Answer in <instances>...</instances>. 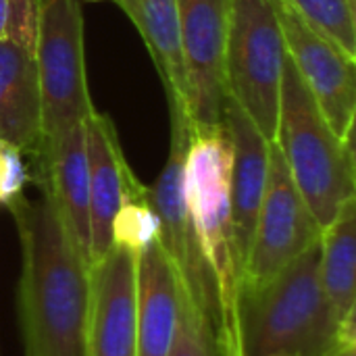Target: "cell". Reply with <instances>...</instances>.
<instances>
[{
    "label": "cell",
    "mask_w": 356,
    "mask_h": 356,
    "mask_svg": "<svg viewBox=\"0 0 356 356\" xmlns=\"http://www.w3.org/2000/svg\"><path fill=\"white\" fill-rule=\"evenodd\" d=\"M8 211L21 240L19 317L25 356H88L90 265L52 200L23 194Z\"/></svg>",
    "instance_id": "1"
},
{
    "label": "cell",
    "mask_w": 356,
    "mask_h": 356,
    "mask_svg": "<svg viewBox=\"0 0 356 356\" xmlns=\"http://www.w3.org/2000/svg\"><path fill=\"white\" fill-rule=\"evenodd\" d=\"M232 159L234 146L225 123L190 125L184 196L192 234L215 282L225 356H242L238 338V305L242 290V261L232 225Z\"/></svg>",
    "instance_id": "2"
},
{
    "label": "cell",
    "mask_w": 356,
    "mask_h": 356,
    "mask_svg": "<svg viewBox=\"0 0 356 356\" xmlns=\"http://www.w3.org/2000/svg\"><path fill=\"white\" fill-rule=\"evenodd\" d=\"M338 327L319 275V244L240 296L242 356H321L338 342Z\"/></svg>",
    "instance_id": "3"
},
{
    "label": "cell",
    "mask_w": 356,
    "mask_h": 356,
    "mask_svg": "<svg viewBox=\"0 0 356 356\" xmlns=\"http://www.w3.org/2000/svg\"><path fill=\"white\" fill-rule=\"evenodd\" d=\"M273 144L321 232L356 198L355 138L334 134L292 60L284 58Z\"/></svg>",
    "instance_id": "4"
},
{
    "label": "cell",
    "mask_w": 356,
    "mask_h": 356,
    "mask_svg": "<svg viewBox=\"0 0 356 356\" xmlns=\"http://www.w3.org/2000/svg\"><path fill=\"white\" fill-rule=\"evenodd\" d=\"M286 44L273 0H232L225 88L267 142H273Z\"/></svg>",
    "instance_id": "5"
},
{
    "label": "cell",
    "mask_w": 356,
    "mask_h": 356,
    "mask_svg": "<svg viewBox=\"0 0 356 356\" xmlns=\"http://www.w3.org/2000/svg\"><path fill=\"white\" fill-rule=\"evenodd\" d=\"M38 35L33 58L42 98L44 144L81 125L96 108L90 98L79 0H35ZM42 152V150H40Z\"/></svg>",
    "instance_id": "6"
},
{
    "label": "cell",
    "mask_w": 356,
    "mask_h": 356,
    "mask_svg": "<svg viewBox=\"0 0 356 356\" xmlns=\"http://www.w3.org/2000/svg\"><path fill=\"white\" fill-rule=\"evenodd\" d=\"M319 240L321 227L296 190L277 146L271 142L265 194L242 273L240 296L267 284L294 259L317 246Z\"/></svg>",
    "instance_id": "7"
},
{
    "label": "cell",
    "mask_w": 356,
    "mask_h": 356,
    "mask_svg": "<svg viewBox=\"0 0 356 356\" xmlns=\"http://www.w3.org/2000/svg\"><path fill=\"white\" fill-rule=\"evenodd\" d=\"M190 125L223 123L225 46L232 0H177Z\"/></svg>",
    "instance_id": "8"
},
{
    "label": "cell",
    "mask_w": 356,
    "mask_h": 356,
    "mask_svg": "<svg viewBox=\"0 0 356 356\" xmlns=\"http://www.w3.org/2000/svg\"><path fill=\"white\" fill-rule=\"evenodd\" d=\"M286 54L309 88L330 127L342 140L355 134L356 58L315 31L286 2L273 0Z\"/></svg>",
    "instance_id": "9"
},
{
    "label": "cell",
    "mask_w": 356,
    "mask_h": 356,
    "mask_svg": "<svg viewBox=\"0 0 356 356\" xmlns=\"http://www.w3.org/2000/svg\"><path fill=\"white\" fill-rule=\"evenodd\" d=\"M138 259L113 244L90 267L88 356H136Z\"/></svg>",
    "instance_id": "10"
},
{
    "label": "cell",
    "mask_w": 356,
    "mask_h": 356,
    "mask_svg": "<svg viewBox=\"0 0 356 356\" xmlns=\"http://www.w3.org/2000/svg\"><path fill=\"white\" fill-rule=\"evenodd\" d=\"M86 154L90 169V267L113 246V219L131 198L146 192L123 154L108 115L94 111L86 121Z\"/></svg>",
    "instance_id": "11"
},
{
    "label": "cell",
    "mask_w": 356,
    "mask_h": 356,
    "mask_svg": "<svg viewBox=\"0 0 356 356\" xmlns=\"http://www.w3.org/2000/svg\"><path fill=\"white\" fill-rule=\"evenodd\" d=\"M40 188L52 200L67 234L90 265V169L83 123L67 129L33 159Z\"/></svg>",
    "instance_id": "12"
},
{
    "label": "cell",
    "mask_w": 356,
    "mask_h": 356,
    "mask_svg": "<svg viewBox=\"0 0 356 356\" xmlns=\"http://www.w3.org/2000/svg\"><path fill=\"white\" fill-rule=\"evenodd\" d=\"M223 123L229 131L232 146H234L232 181H229L232 225H234V238H236L238 254L242 261V273H244L259 209L265 194L271 142H267L261 136L254 123L244 115V111L229 96L223 106Z\"/></svg>",
    "instance_id": "13"
},
{
    "label": "cell",
    "mask_w": 356,
    "mask_h": 356,
    "mask_svg": "<svg viewBox=\"0 0 356 356\" xmlns=\"http://www.w3.org/2000/svg\"><path fill=\"white\" fill-rule=\"evenodd\" d=\"M0 142L40 154L42 138V98L33 52L0 40Z\"/></svg>",
    "instance_id": "14"
},
{
    "label": "cell",
    "mask_w": 356,
    "mask_h": 356,
    "mask_svg": "<svg viewBox=\"0 0 356 356\" xmlns=\"http://www.w3.org/2000/svg\"><path fill=\"white\" fill-rule=\"evenodd\" d=\"M177 325V282L169 257L154 240L138 259L136 356H169Z\"/></svg>",
    "instance_id": "15"
},
{
    "label": "cell",
    "mask_w": 356,
    "mask_h": 356,
    "mask_svg": "<svg viewBox=\"0 0 356 356\" xmlns=\"http://www.w3.org/2000/svg\"><path fill=\"white\" fill-rule=\"evenodd\" d=\"M140 31L169 98V108L186 111V75L179 42L177 0H115Z\"/></svg>",
    "instance_id": "16"
},
{
    "label": "cell",
    "mask_w": 356,
    "mask_h": 356,
    "mask_svg": "<svg viewBox=\"0 0 356 356\" xmlns=\"http://www.w3.org/2000/svg\"><path fill=\"white\" fill-rule=\"evenodd\" d=\"M356 198L348 200L338 217L321 232L319 275L338 323L355 311L356 294Z\"/></svg>",
    "instance_id": "17"
},
{
    "label": "cell",
    "mask_w": 356,
    "mask_h": 356,
    "mask_svg": "<svg viewBox=\"0 0 356 356\" xmlns=\"http://www.w3.org/2000/svg\"><path fill=\"white\" fill-rule=\"evenodd\" d=\"M315 31L356 58V0H282Z\"/></svg>",
    "instance_id": "18"
},
{
    "label": "cell",
    "mask_w": 356,
    "mask_h": 356,
    "mask_svg": "<svg viewBox=\"0 0 356 356\" xmlns=\"http://www.w3.org/2000/svg\"><path fill=\"white\" fill-rule=\"evenodd\" d=\"M169 356H225L209 317L177 290V325Z\"/></svg>",
    "instance_id": "19"
},
{
    "label": "cell",
    "mask_w": 356,
    "mask_h": 356,
    "mask_svg": "<svg viewBox=\"0 0 356 356\" xmlns=\"http://www.w3.org/2000/svg\"><path fill=\"white\" fill-rule=\"evenodd\" d=\"M161 223L154 209L148 202L146 192L127 200L113 219V244L127 248L134 254H142L154 240H159Z\"/></svg>",
    "instance_id": "20"
},
{
    "label": "cell",
    "mask_w": 356,
    "mask_h": 356,
    "mask_svg": "<svg viewBox=\"0 0 356 356\" xmlns=\"http://www.w3.org/2000/svg\"><path fill=\"white\" fill-rule=\"evenodd\" d=\"M38 35V4L35 0H8L4 40L33 52Z\"/></svg>",
    "instance_id": "21"
},
{
    "label": "cell",
    "mask_w": 356,
    "mask_h": 356,
    "mask_svg": "<svg viewBox=\"0 0 356 356\" xmlns=\"http://www.w3.org/2000/svg\"><path fill=\"white\" fill-rule=\"evenodd\" d=\"M29 181L27 167L23 163L21 150L0 142V204H8L23 194L25 184Z\"/></svg>",
    "instance_id": "22"
},
{
    "label": "cell",
    "mask_w": 356,
    "mask_h": 356,
    "mask_svg": "<svg viewBox=\"0 0 356 356\" xmlns=\"http://www.w3.org/2000/svg\"><path fill=\"white\" fill-rule=\"evenodd\" d=\"M321 356H356V342H336L325 355Z\"/></svg>",
    "instance_id": "23"
},
{
    "label": "cell",
    "mask_w": 356,
    "mask_h": 356,
    "mask_svg": "<svg viewBox=\"0 0 356 356\" xmlns=\"http://www.w3.org/2000/svg\"><path fill=\"white\" fill-rule=\"evenodd\" d=\"M6 4H8V0H0V40H4V25H6Z\"/></svg>",
    "instance_id": "24"
},
{
    "label": "cell",
    "mask_w": 356,
    "mask_h": 356,
    "mask_svg": "<svg viewBox=\"0 0 356 356\" xmlns=\"http://www.w3.org/2000/svg\"><path fill=\"white\" fill-rule=\"evenodd\" d=\"M90 2H102V0H90Z\"/></svg>",
    "instance_id": "25"
},
{
    "label": "cell",
    "mask_w": 356,
    "mask_h": 356,
    "mask_svg": "<svg viewBox=\"0 0 356 356\" xmlns=\"http://www.w3.org/2000/svg\"><path fill=\"white\" fill-rule=\"evenodd\" d=\"M269 356H284V355H269Z\"/></svg>",
    "instance_id": "26"
}]
</instances>
